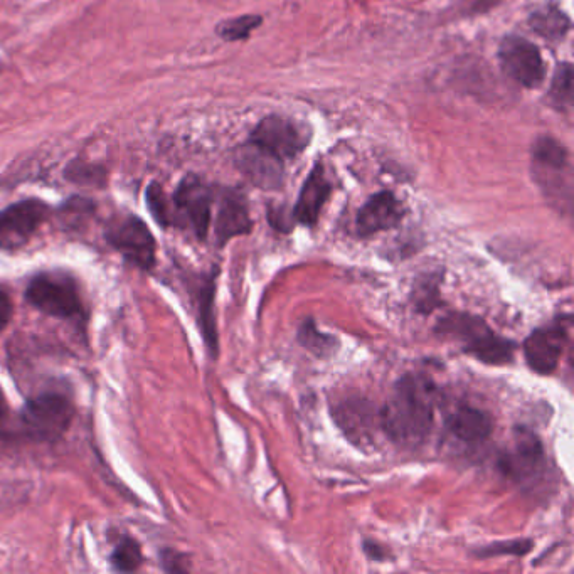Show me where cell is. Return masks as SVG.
<instances>
[{"label": "cell", "instance_id": "obj_8", "mask_svg": "<svg viewBox=\"0 0 574 574\" xmlns=\"http://www.w3.org/2000/svg\"><path fill=\"white\" fill-rule=\"evenodd\" d=\"M546 467V453L543 443L534 431L519 426L514 431V440L499 458V468L507 479L517 484H526L543 474Z\"/></svg>", "mask_w": 574, "mask_h": 574}, {"label": "cell", "instance_id": "obj_3", "mask_svg": "<svg viewBox=\"0 0 574 574\" xmlns=\"http://www.w3.org/2000/svg\"><path fill=\"white\" fill-rule=\"evenodd\" d=\"M436 330L438 334L450 335L455 341L462 342L463 351L490 366H504L514 359L516 344L495 334L484 320L474 315L458 312L445 315Z\"/></svg>", "mask_w": 574, "mask_h": 574}, {"label": "cell", "instance_id": "obj_15", "mask_svg": "<svg viewBox=\"0 0 574 574\" xmlns=\"http://www.w3.org/2000/svg\"><path fill=\"white\" fill-rule=\"evenodd\" d=\"M253 228L250 211L245 197L240 192L224 191L219 201L218 218H216V240L219 246H224L231 238L248 234Z\"/></svg>", "mask_w": 574, "mask_h": 574}, {"label": "cell", "instance_id": "obj_27", "mask_svg": "<svg viewBox=\"0 0 574 574\" xmlns=\"http://www.w3.org/2000/svg\"><path fill=\"white\" fill-rule=\"evenodd\" d=\"M298 339L302 342L303 347L314 352L317 356H327L332 351V342L334 339L329 335L322 334L320 330L315 329L314 322H303L298 332Z\"/></svg>", "mask_w": 574, "mask_h": 574}, {"label": "cell", "instance_id": "obj_21", "mask_svg": "<svg viewBox=\"0 0 574 574\" xmlns=\"http://www.w3.org/2000/svg\"><path fill=\"white\" fill-rule=\"evenodd\" d=\"M112 566L115 571H122V573H132L144 563V554L140 544L132 539V537H123L122 541L117 544V548L113 549L112 556H110Z\"/></svg>", "mask_w": 574, "mask_h": 574}, {"label": "cell", "instance_id": "obj_16", "mask_svg": "<svg viewBox=\"0 0 574 574\" xmlns=\"http://www.w3.org/2000/svg\"><path fill=\"white\" fill-rule=\"evenodd\" d=\"M330 192H332V186L325 176L324 167L322 164L315 165L307 181L303 182L302 191L293 209L295 221L310 228L315 226V223L319 221L320 211L329 199Z\"/></svg>", "mask_w": 574, "mask_h": 574}, {"label": "cell", "instance_id": "obj_5", "mask_svg": "<svg viewBox=\"0 0 574 574\" xmlns=\"http://www.w3.org/2000/svg\"><path fill=\"white\" fill-rule=\"evenodd\" d=\"M26 298L34 309L56 319H73L83 314L80 292L70 277L38 275L27 285Z\"/></svg>", "mask_w": 574, "mask_h": 574}, {"label": "cell", "instance_id": "obj_25", "mask_svg": "<svg viewBox=\"0 0 574 574\" xmlns=\"http://www.w3.org/2000/svg\"><path fill=\"white\" fill-rule=\"evenodd\" d=\"M263 19L260 16H241L229 19L219 24L218 31L221 38L226 41H241V39L250 38L251 32L260 26Z\"/></svg>", "mask_w": 574, "mask_h": 574}, {"label": "cell", "instance_id": "obj_11", "mask_svg": "<svg viewBox=\"0 0 574 574\" xmlns=\"http://www.w3.org/2000/svg\"><path fill=\"white\" fill-rule=\"evenodd\" d=\"M250 144L283 162L297 157L309 145V135L292 120L270 115L263 118L251 132Z\"/></svg>", "mask_w": 574, "mask_h": 574}, {"label": "cell", "instance_id": "obj_13", "mask_svg": "<svg viewBox=\"0 0 574 574\" xmlns=\"http://www.w3.org/2000/svg\"><path fill=\"white\" fill-rule=\"evenodd\" d=\"M403 216V206L393 192H378L359 209L356 219L357 234L361 238H367L396 228Z\"/></svg>", "mask_w": 574, "mask_h": 574}, {"label": "cell", "instance_id": "obj_29", "mask_svg": "<svg viewBox=\"0 0 574 574\" xmlns=\"http://www.w3.org/2000/svg\"><path fill=\"white\" fill-rule=\"evenodd\" d=\"M187 561H184L181 554L174 553V551H164L162 553V568L169 573H187L189 566Z\"/></svg>", "mask_w": 574, "mask_h": 574}, {"label": "cell", "instance_id": "obj_9", "mask_svg": "<svg viewBox=\"0 0 574 574\" xmlns=\"http://www.w3.org/2000/svg\"><path fill=\"white\" fill-rule=\"evenodd\" d=\"M172 206L176 223L186 224L199 240H206L213 211L211 187L199 177L187 176L177 187Z\"/></svg>", "mask_w": 574, "mask_h": 574}, {"label": "cell", "instance_id": "obj_24", "mask_svg": "<svg viewBox=\"0 0 574 574\" xmlns=\"http://www.w3.org/2000/svg\"><path fill=\"white\" fill-rule=\"evenodd\" d=\"M66 179L75 182L78 186L100 187L107 184V172L100 165L88 164V162H73L68 165L64 172Z\"/></svg>", "mask_w": 574, "mask_h": 574}, {"label": "cell", "instance_id": "obj_31", "mask_svg": "<svg viewBox=\"0 0 574 574\" xmlns=\"http://www.w3.org/2000/svg\"><path fill=\"white\" fill-rule=\"evenodd\" d=\"M502 0H470V6H472V11L474 12H485L490 11L492 7L500 4Z\"/></svg>", "mask_w": 574, "mask_h": 574}, {"label": "cell", "instance_id": "obj_30", "mask_svg": "<svg viewBox=\"0 0 574 574\" xmlns=\"http://www.w3.org/2000/svg\"><path fill=\"white\" fill-rule=\"evenodd\" d=\"M12 317H14V303L9 293L4 288H0V332L11 324Z\"/></svg>", "mask_w": 574, "mask_h": 574}, {"label": "cell", "instance_id": "obj_14", "mask_svg": "<svg viewBox=\"0 0 574 574\" xmlns=\"http://www.w3.org/2000/svg\"><path fill=\"white\" fill-rule=\"evenodd\" d=\"M238 167L255 186L265 191H273L282 186L283 162L277 157L248 144L238 152Z\"/></svg>", "mask_w": 574, "mask_h": 574}, {"label": "cell", "instance_id": "obj_26", "mask_svg": "<svg viewBox=\"0 0 574 574\" xmlns=\"http://www.w3.org/2000/svg\"><path fill=\"white\" fill-rule=\"evenodd\" d=\"M531 539H514V541H502V543L489 544L484 548L477 549L475 556L477 558H497V556H524L531 551Z\"/></svg>", "mask_w": 574, "mask_h": 574}, {"label": "cell", "instance_id": "obj_2", "mask_svg": "<svg viewBox=\"0 0 574 574\" xmlns=\"http://www.w3.org/2000/svg\"><path fill=\"white\" fill-rule=\"evenodd\" d=\"M532 179L559 213L573 208V167L568 150L553 137H539L532 145Z\"/></svg>", "mask_w": 574, "mask_h": 574}, {"label": "cell", "instance_id": "obj_17", "mask_svg": "<svg viewBox=\"0 0 574 574\" xmlns=\"http://www.w3.org/2000/svg\"><path fill=\"white\" fill-rule=\"evenodd\" d=\"M334 418L351 440L364 442L373 436L374 425L381 421V413H374L373 406L362 399H349L335 408Z\"/></svg>", "mask_w": 574, "mask_h": 574}, {"label": "cell", "instance_id": "obj_6", "mask_svg": "<svg viewBox=\"0 0 574 574\" xmlns=\"http://www.w3.org/2000/svg\"><path fill=\"white\" fill-rule=\"evenodd\" d=\"M107 240L123 258L144 272H150L157 261V243L145 221L125 216L110 224Z\"/></svg>", "mask_w": 574, "mask_h": 574}, {"label": "cell", "instance_id": "obj_19", "mask_svg": "<svg viewBox=\"0 0 574 574\" xmlns=\"http://www.w3.org/2000/svg\"><path fill=\"white\" fill-rule=\"evenodd\" d=\"M532 31L548 41H561L569 32L571 21L559 7L543 6L529 17Z\"/></svg>", "mask_w": 574, "mask_h": 574}, {"label": "cell", "instance_id": "obj_18", "mask_svg": "<svg viewBox=\"0 0 574 574\" xmlns=\"http://www.w3.org/2000/svg\"><path fill=\"white\" fill-rule=\"evenodd\" d=\"M448 430L458 440L467 443L482 442L494 430V421L485 411L472 406H460L448 416Z\"/></svg>", "mask_w": 574, "mask_h": 574}, {"label": "cell", "instance_id": "obj_22", "mask_svg": "<svg viewBox=\"0 0 574 574\" xmlns=\"http://www.w3.org/2000/svg\"><path fill=\"white\" fill-rule=\"evenodd\" d=\"M549 98L553 101V105L561 110H569L573 105V66L571 64H559L556 68Z\"/></svg>", "mask_w": 574, "mask_h": 574}, {"label": "cell", "instance_id": "obj_20", "mask_svg": "<svg viewBox=\"0 0 574 574\" xmlns=\"http://www.w3.org/2000/svg\"><path fill=\"white\" fill-rule=\"evenodd\" d=\"M214 277L208 278L199 288V325H201L202 337L208 344L213 357L218 356V330L214 320Z\"/></svg>", "mask_w": 574, "mask_h": 574}, {"label": "cell", "instance_id": "obj_4", "mask_svg": "<svg viewBox=\"0 0 574 574\" xmlns=\"http://www.w3.org/2000/svg\"><path fill=\"white\" fill-rule=\"evenodd\" d=\"M75 406L64 394L43 393L29 399L17 420V433L32 442H58L70 430Z\"/></svg>", "mask_w": 574, "mask_h": 574}, {"label": "cell", "instance_id": "obj_23", "mask_svg": "<svg viewBox=\"0 0 574 574\" xmlns=\"http://www.w3.org/2000/svg\"><path fill=\"white\" fill-rule=\"evenodd\" d=\"M147 206H149L152 218L159 223L162 228H169L172 224H176V214H174V206L169 201V197L165 196L164 189L154 182L150 184L147 189Z\"/></svg>", "mask_w": 574, "mask_h": 574}, {"label": "cell", "instance_id": "obj_10", "mask_svg": "<svg viewBox=\"0 0 574 574\" xmlns=\"http://www.w3.org/2000/svg\"><path fill=\"white\" fill-rule=\"evenodd\" d=\"M500 68L511 80L524 88H539L546 78L541 51L519 36H507L500 43Z\"/></svg>", "mask_w": 574, "mask_h": 574}, {"label": "cell", "instance_id": "obj_12", "mask_svg": "<svg viewBox=\"0 0 574 574\" xmlns=\"http://www.w3.org/2000/svg\"><path fill=\"white\" fill-rule=\"evenodd\" d=\"M566 344L568 330L563 324L534 330L522 346L527 366L537 374H553L558 369Z\"/></svg>", "mask_w": 574, "mask_h": 574}, {"label": "cell", "instance_id": "obj_1", "mask_svg": "<svg viewBox=\"0 0 574 574\" xmlns=\"http://www.w3.org/2000/svg\"><path fill=\"white\" fill-rule=\"evenodd\" d=\"M436 388L423 374H404L381 411L386 435L404 447H418L433 428Z\"/></svg>", "mask_w": 574, "mask_h": 574}, {"label": "cell", "instance_id": "obj_28", "mask_svg": "<svg viewBox=\"0 0 574 574\" xmlns=\"http://www.w3.org/2000/svg\"><path fill=\"white\" fill-rule=\"evenodd\" d=\"M17 435L16 428H12L9 420V408H7L6 396L0 391V448L12 442V438Z\"/></svg>", "mask_w": 574, "mask_h": 574}, {"label": "cell", "instance_id": "obj_7", "mask_svg": "<svg viewBox=\"0 0 574 574\" xmlns=\"http://www.w3.org/2000/svg\"><path fill=\"white\" fill-rule=\"evenodd\" d=\"M49 213L51 209L41 199H22L7 206L0 213V250L24 248L49 218Z\"/></svg>", "mask_w": 574, "mask_h": 574}]
</instances>
